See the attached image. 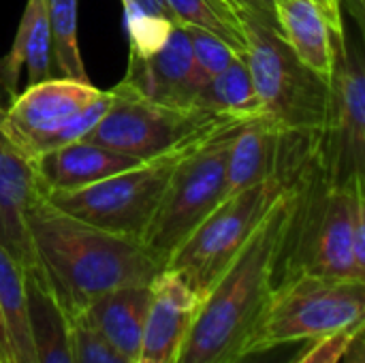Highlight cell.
Wrapping results in <instances>:
<instances>
[{
	"instance_id": "cell-1",
	"label": "cell",
	"mask_w": 365,
	"mask_h": 363,
	"mask_svg": "<svg viewBox=\"0 0 365 363\" xmlns=\"http://www.w3.org/2000/svg\"><path fill=\"white\" fill-rule=\"evenodd\" d=\"M26 225L36 263L68 321L101 295L148 287L165 270L141 240L73 218L47 195L26 212Z\"/></svg>"
},
{
	"instance_id": "cell-2",
	"label": "cell",
	"mask_w": 365,
	"mask_h": 363,
	"mask_svg": "<svg viewBox=\"0 0 365 363\" xmlns=\"http://www.w3.org/2000/svg\"><path fill=\"white\" fill-rule=\"evenodd\" d=\"M293 212L289 186L235 261L201 297L175 363H233L259 327L276 285V265Z\"/></svg>"
},
{
	"instance_id": "cell-3",
	"label": "cell",
	"mask_w": 365,
	"mask_h": 363,
	"mask_svg": "<svg viewBox=\"0 0 365 363\" xmlns=\"http://www.w3.org/2000/svg\"><path fill=\"white\" fill-rule=\"evenodd\" d=\"M291 188L293 212L276 265V285L295 276L365 280L355 261V225L365 214L364 180L353 186L329 184L319 152Z\"/></svg>"
},
{
	"instance_id": "cell-4",
	"label": "cell",
	"mask_w": 365,
	"mask_h": 363,
	"mask_svg": "<svg viewBox=\"0 0 365 363\" xmlns=\"http://www.w3.org/2000/svg\"><path fill=\"white\" fill-rule=\"evenodd\" d=\"M259 109L280 128L323 137L329 83L312 73L287 45L280 30L250 15H240Z\"/></svg>"
},
{
	"instance_id": "cell-5",
	"label": "cell",
	"mask_w": 365,
	"mask_h": 363,
	"mask_svg": "<svg viewBox=\"0 0 365 363\" xmlns=\"http://www.w3.org/2000/svg\"><path fill=\"white\" fill-rule=\"evenodd\" d=\"M235 122L186 152L175 165L160 203L141 237L145 248L163 263L229 195L227 156L235 133L246 124Z\"/></svg>"
},
{
	"instance_id": "cell-6",
	"label": "cell",
	"mask_w": 365,
	"mask_h": 363,
	"mask_svg": "<svg viewBox=\"0 0 365 363\" xmlns=\"http://www.w3.org/2000/svg\"><path fill=\"white\" fill-rule=\"evenodd\" d=\"M365 323V280L295 276L274 285L248 351L319 340Z\"/></svg>"
},
{
	"instance_id": "cell-7",
	"label": "cell",
	"mask_w": 365,
	"mask_h": 363,
	"mask_svg": "<svg viewBox=\"0 0 365 363\" xmlns=\"http://www.w3.org/2000/svg\"><path fill=\"white\" fill-rule=\"evenodd\" d=\"M287 188L282 180L272 178L227 195L167 259L165 270L175 272L203 297L235 261Z\"/></svg>"
},
{
	"instance_id": "cell-8",
	"label": "cell",
	"mask_w": 365,
	"mask_h": 363,
	"mask_svg": "<svg viewBox=\"0 0 365 363\" xmlns=\"http://www.w3.org/2000/svg\"><path fill=\"white\" fill-rule=\"evenodd\" d=\"M109 92L111 103L107 111L83 139L139 160H148L175 148L207 139L220 128L246 120L203 109L158 105L130 92L122 83Z\"/></svg>"
},
{
	"instance_id": "cell-9",
	"label": "cell",
	"mask_w": 365,
	"mask_h": 363,
	"mask_svg": "<svg viewBox=\"0 0 365 363\" xmlns=\"http://www.w3.org/2000/svg\"><path fill=\"white\" fill-rule=\"evenodd\" d=\"M207 139L141 160L139 165L86 188L68 193H47V199L73 218L141 240L160 203V197L169 184L175 165L186 152Z\"/></svg>"
},
{
	"instance_id": "cell-10",
	"label": "cell",
	"mask_w": 365,
	"mask_h": 363,
	"mask_svg": "<svg viewBox=\"0 0 365 363\" xmlns=\"http://www.w3.org/2000/svg\"><path fill=\"white\" fill-rule=\"evenodd\" d=\"M334 68L329 77L327 120L321 139V165L334 186H353L365 173V66L361 45L346 24L331 30Z\"/></svg>"
},
{
	"instance_id": "cell-11",
	"label": "cell",
	"mask_w": 365,
	"mask_h": 363,
	"mask_svg": "<svg viewBox=\"0 0 365 363\" xmlns=\"http://www.w3.org/2000/svg\"><path fill=\"white\" fill-rule=\"evenodd\" d=\"M45 195L47 190L36 173L34 156L9 126L4 105L0 103V244L24 272L38 265L26 212Z\"/></svg>"
},
{
	"instance_id": "cell-12",
	"label": "cell",
	"mask_w": 365,
	"mask_h": 363,
	"mask_svg": "<svg viewBox=\"0 0 365 363\" xmlns=\"http://www.w3.org/2000/svg\"><path fill=\"white\" fill-rule=\"evenodd\" d=\"M130 92L167 107L195 109L192 45L188 30L173 24L165 43L150 56H128V68L120 81Z\"/></svg>"
},
{
	"instance_id": "cell-13",
	"label": "cell",
	"mask_w": 365,
	"mask_h": 363,
	"mask_svg": "<svg viewBox=\"0 0 365 363\" xmlns=\"http://www.w3.org/2000/svg\"><path fill=\"white\" fill-rule=\"evenodd\" d=\"M199 302L175 272L163 270L150 285V308L135 363H175Z\"/></svg>"
},
{
	"instance_id": "cell-14",
	"label": "cell",
	"mask_w": 365,
	"mask_h": 363,
	"mask_svg": "<svg viewBox=\"0 0 365 363\" xmlns=\"http://www.w3.org/2000/svg\"><path fill=\"white\" fill-rule=\"evenodd\" d=\"M103 92L105 90L92 86V81L51 77L26 86L9 105H4L6 122L26 148L32 139L62 126L83 111Z\"/></svg>"
},
{
	"instance_id": "cell-15",
	"label": "cell",
	"mask_w": 365,
	"mask_h": 363,
	"mask_svg": "<svg viewBox=\"0 0 365 363\" xmlns=\"http://www.w3.org/2000/svg\"><path fill=\"white\" fill-rule=\"evenodd\" d=\"M139 163L141 160L135 156L109 150L88 139H79L34 156L36 173L47 193L79 190Z\"/></svg>"
},
{
	"instance_id": "cell-16",
	"label": "cell",
	"mask_w": 365,
	"mask_h": 363,
	"mask_svg": "<svg viewBox=\"0 0 365 363\" xmlns=\"http://www.w3.org/2000/svg\"><path fill=\"white\" fill-rule=\"evenodd\" d=\"M148 308H150V285L122 287L94 300L75 319H81L113 351H118L122 357L135 363Z\"/></svg>"
},
{
	"instance_id": "cell-17",
	"label": "cell",
	"mask_w": 365,
	"mask_h": 363,
	"mask_svg": "<svg viewBox=\"0 0 365 363\" xmlns=\"http://www.w3.org/2000/svg\"><path fill=\"white\" fill-rule=\"evenodd\" d=\"M282 39L293 53L323 81L334 68L331 24L319 0H274Z\"/></svg>"
},
{
	"instance_id": "cell-18",
	"label": "cell",
	"mask_w": 365,
	"mask_h": 363,
	"mask_svg": "<svg viewBox=\"0 0 365 363\" xmlns=\"http://www.w3.org/2000/svg\"><path fill=\"white\" fill-rule=\"evenodd\" d=\"M51 43L45 0H28L4 60H0V88L13 101L19 94L21 68H26L28 86L51 79Z\"/></svg>"
},
{
	"instance_id": "cell-19",
	"label": "cell",
	"mask_w": 365,
	"mask_h": 363,
	"mask_svg": "<svg viewBox=\"0 0 365 363\" xmlns=\"http://www.w3.org/2000/svg\"><path fill=\"white\" fill-rule=\"evenodd\" d=\"M26 297L32 327L34 362L36 363H75L71 321L53 297L41 267L24 272Z\"/></svg>"
},
{
	"instance_id": "cell-20",
	"label": "cell",
	"mask_w": 365,
	"mask_h": 363,
	"mask_svg": "<svg viewBox=\"0 0 365 363\" xmlns=\"http://www.w3.org/2000/svg\"><path fill=\"white\" fill-rule=\"evenodd\" d=\"M0 319L9 344L11 363L34 362L32 327L26 297L24 270L13 261L6 248L0 244Z\"/></svg>"
},
{
	"instance_id": "cell-21",
	"label": "cell",
	"mask_w": 365,
	"mask_h": 363,
	"mask_svg": "<svg viewBox=\"0 0 365 363\" xmlns=\"http://www.w3.org/2000/svg\"><path fill=\"white\" fill-rule=\"evenodd\" d=\"M192 107L212 113L246 118V120L263 116L259 109V101L255 94V86L246 60L237 56L225 71H220L210 81H205L197 90L192 98Z\"/></svg>"
},
{
	"instance_id": "cell-22",
	"label": "cell",
	"mask_w": 365,
	"mask_h": 363,
	"mask_svg": "<svg viewBox=\"0 0 365 363\" xmlns=\"http://www.w3.org/2000/svg\"><path fill=\"white\" fill-rule=\"evenodd\" d=\"M167 6L175 24L205 30L244 58L246 34L242 17L227 0H167Z\"/></svg>"
},
{
	"instance_id": "cell-23",
	"label": "cell",
	"mask_w": 365,
	"mask_h": 363,
	"mask_svg": "<svg viewBox=\"0 0 365 363\" xmlns=\"http://www.w3.org/2000/svg\"><path fill=\"white\" fill-rule=\"evenodd\" d=\"M51 62L60 77L75 81H90L79 49L77 32V0H45Z\"/></svg>"
},
{
	"instance_id": "cell-24",
	"label": "cell",
	"mask_w": 365,
	"mask_h": 363,
	"mask_svg": "<svg viewBox=\"0 0 365 363\" xmlns=\"http://www.w3.org/2000/svg\"><path fill=\"white\" fill-rule=\"evenodd\" d=\"M109 103H111V92L105 90L94 103H90L83 111L73 116L68 122H64L62 126H58V128H53V131L36 137V139H32L26 145V150L32 156H36V154H43V152H49V150H56V148H62L66 143L83 139L96 126V122L103 118V113L107 111Z\"/></svg>"
},
{
	"instance_id": "cell-25",
	"label": "cell",
	"mask_w": 365,
	"mask_h": 363,
	"mask_svg": "<svg viewBox=\"0 0 365 363\" xmlns=\"http://www.w3.org/2000/svg\"><path fill=\"white\" fill-rule=\"evenodd\" d=\"M188 36H190V45H192V75H195V86L197 90L210 81L214 75H218L220 71H225L235 58L237 53L225 45L220 39H216L214 34L199 30V28H186Z\"/></svg>"
},
{
	"instance_id": "cell-26",
	"label": "cell",
	"mask_w": 365,
	"mask_h": 363,
	"mask_svg": "<svg viewBox=\"0 0 365 363\" xmlns=\"http://www.w3.org/2000/svg\"><path fill=\"white\" fill-rule=\"evenodd\" d=\"M75 363H133L101 340L81 319H71Z\"/></svg>"
},
{
	"instance_id": "cell-27",
	"label": "cell",
	"mask_w": 365,
	"mask_h": 363,
	"mask_svg": "<svg viewBox=\"0 0 365 363\" xmlns=\"http://www.w3.org/2000/svg\"><path fill=\"white\" fill-rule=\"evenodd\" d=\"M364 329L365 323H359L355 327L340 329V332H336L331 336L312 340L291 363H340L344 353L349 351L353 338Z\"/></svg>"
},
{
	"instance_id": "cell-28",
	"label": "cell",
	"mask_w": 365,
	"mask_h": 363,
	"mask_svg": "<svg viewBox=\"0 0 365 363\" xmlns=\"http://www.w3.org/2000/svg\"><path fill=\"white\" fill-rule=\"evenodd\" d=\"M122 4H124V15H126V28L137 26L141 21H150V19L175 24L173 13L167 6V0H122Z\"/></svg>"
},
{
	"instance_id": "cell-29",
	"label": "cell",
	"mask_w": 365,
	"mask_h": 363,
	"mask_svg": "<svg viewBox=\"0 0 365 363\" xmlns=\"http://www.w3.org/2000/svg\"><path fill=\"white\" fill-rule=\"evenodd\" d=\"M310 342L312 340H299V342H287V344L248 351L233 363H291Z\"/></svg>"
},
{
	"instance_id": "cell-30",
	"label": "cell",
	"mask_w": 365,
	"mask_h": 363,
	"mask_svg": "<svg viewBox=\"0 0 365 363\" xmlns=\"http://www.w3.org/2000/svg\"><path fill=\"white\" fill-rule=\"evenodd\" d=\"M233 4V9L240 15H250L257 17L274 28H278V19H276V9H274V0H229ZM280 30V28H278Z\"/></svg>"
},
{
	"instance_id": "cell-31",
	"label": "cell",
	"mask_w": 365,
	"mask_h": 363,
	"mask_svg": "<svg viewBox=\"0 0 365 363\" xmlns=\"http://www.w3.org/2000/svg\"><path fill=\"white\" fill-rule=\"evenodd\" d=\"M365 329L364 332H359L355 338H353V342H351V347H349V351L344 353V357H342V362L340 363H365Z\"/></svg>"
},
{
	"instance_id": "cell-32",
	"label": "cell",
	"mask_w": 365,
	"mask_h": 363,
	"mask_svg": "<svg viewBox=\"0 0 365 363\" xmlns=\"http://www.w3.org/2000/svg\"><path fill=\"white\" fill-rule=\"evenodd\" d=\"M329 24H331V30L334 28H340L344 24V17H342V2L340 0H319Z\"/></svg>"
},
{
	"instance_id": "cell-33",
	"label": "cell",
	"mask_w": 365,
	"mask_h": 363,
	"mask_svg": "<svg viewBox=\"0 0 365 363\" xmlns=\"http://www.w3.org/2000/svg\"><path fill=\"white\" fill-rule=\"evenodd\" d=\"M0 363H11L9 344H6V336H4V329H2V319H0Z\"/></svg>"
},
{
	"instance_id": "cell-34",
	"label": "cell",
	"mask_w": 365,
	"mask_h": 363,
	"mask_svg": "<svg viewBox=\"0 0 365 363\" xmlns=\"http://www.w3.org/2000/svg\"><path fill=\"white\" fill-rule=\"evenodd\" d=\"M227 2H229V0H227ZM229 4H231V2H229ZM231 6H233V4H231Z\"/></svg>"
}]
</instances>
